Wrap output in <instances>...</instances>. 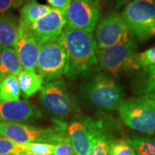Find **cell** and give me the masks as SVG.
Instances as JSON below:
<instances>
[{
	"label": "cell",
	"instance_id": "obj_20",
	"mask_svg": "<svg viewBox=\"0 0 155 155\" xmlns=\"http://www.w3.org/2000/svg\"><path fill=\"white\" fill-rule=\"evenodd\" d=\"M52 9L50 6L42 5L37 0H29L20 9L19 21L28 26L34 24Z\"/></svg>",
	"mask_w": 155,
	"mask_h": 155
},
{
	"label": "cell",
	"instance_id": "obj_24",
	"mask_svg": "<svg viewBox=\"0 0 155 155\" xmlns=\"http://www.w3.org/2000/svg\"><path fill=\"white\" fill-rule=\"evenodd\" d=\"M25 152H28L33 155H53L55 144L48 143L35 142L23 144Z\"/></svg>",
	"mask_w": 155,
	"mask_h": 155
},
{
	"label": "cell",
	"instance_id": "obj_21",
	"mask_svg": "<svg viewBox=\"0 0 155 155\" xmlns=\"http://www.w3.org/2000/svg\"><path fill=\"white\" fill-rule=\"evenodd\" d=\"M127 141L133 147L136 155H155V136L132 134Z\"/></svg>",
	"mask_w": 155,
	"mask_h": 155
},
{
	"label": "cell",
	"instance_id": "obj_6",
	"mask_svg": "<svg viewBox=\"0 0 155 155\" xmlns=\"http://www.w3.org/2000/svg\"><path fill=\"white\" fill-rule=\"evenodd\" d=\"M59 124L56 128L38 127L23 123H0V136L19 144L42 142L58 144L65 138V127Z\"/></svg>",
	"mask_w": 155,
	"mask_h": 155
},
{
	"label": "cell",
	"instance_id": "obj_35",
	"mask_svg": "<svg viewBox=\"0 0 155 155\" xmlns=\"http://www.w3.org/2000/svg\"><path fill=\"white\" fill-rule=\"evenodd\" d=\"M0 155H10V154H0Z\"/></svg>",
	"mask_w": 155,
	"mask_h": 155
},
{
	"label": "cell",
	"instance_id": "obj_10",
	"mask_svg": "<svg viewBox=\"0 0 155 155\" xmlns=\"http://www.w3.org/2000/svg\"><path fill=\"white\" fill-rule=\"evenodd\" d=\"M101 2L71 0L64 9L65 26L93 33L99 22Z\"/></svg>",
	"mask_w": 155,
	"mask_h": 155
},
{
	"label": "cell",
	"instance_id": "obj_36",
	"mask_svg": "<svg viewBox=\"0 0 155 155\" xmlns=\"http://www.w3.org/2000/svg\"></svg>",
	"mask_w": 155,
	"mask_h": 155
},
{
	"label": "cell",
	"instance_id": "obj_1",
	"mask_svg": "<svg viewBox=\"0 0 155 155\" xmlns=\"http://www.w3.org/2000/svg\"><path fill=\"white\" fill-rule=\"evenodd\" d=\"M58 41L66 54L63 74L68 78L78 80L99 73L93 33L65 26Z\"/></svg>",
	"mask_w": 155,
	"mask_h": 155
},
{
	"label": "cell",
	"instance_id": "obj_22",
	"mask_svg": "<svg viewBox=\"0 0 155 155\" xmlns=\"http://www.w3.org/2000/svg\"><path fill=\"white\" fill-rule=\"evenodd\" d=\"M20 94L17 75H9L0 81V102L18 101Z\"/></svg>",
	"mask_w": 155,
	"mask_h": 155
},
{
	"label": "cell",
	"instance_id": "obj_11",
	"mask_svg": "<svg viewBox=\"0 0 155 155\" xmlns=\"http://www.w3.org/2000/svg\"><path fill=\"white\" fill-rule=\"evenodd\" d=\"M66 25L64 10L52 8L51 10L29 26L39 45L56 41Z\"/></svg>",
	"mask_w": 155,
	"mask_h": 155
},
{
	"label": "cell",
	"instance_id": "obj_16",
	"mask_svg": "<svg viewBox=\"0 0 155 155\" xmlns=\"http://www.w3.org/2000/svg\"><path fill=\"white\" fill-rule=\"evenodd\" d=\"M133 91L155 101V65L139 69L131 81Z\"/></svg>",
	"mask_w": 155,
	"mask_h": 155
},
{
	"label": "cell",
	"instance_id": "obj_7",
	"mask_svg": "<svg viewBox=\"0 0 155 155\" xmlns=\"http://www.w3.org/2000/svg\"><path fill=\"white\" fill-rule=\"evenodd\" d=\"M39 102L46 113L59 121L67 119L73 111L72 101L63 80L52 81L42 86Z\"/></svg>",
	"mask_w": 155,
	"mask_h": 155
},
{
	"label": "cell",
	"instance_id": "obj_9",
	"mask_svg": "<svg viewBox=\"0 0 155 155\" xmlns=\"http://www.w3.org/2000/svg\"><path fill=\"white\" fill-rule=\"evenodd\" d=\"M94 36L97 50L134 39L121 14L116 10L99 19Z\"/></svg>",
	"mask_w": 155,
	"mask_h": 155
},
{
	"label": "cell",
	"instance_id": "obj_19",
	"mask_svg": "<svg viewBox=\"0 0 155 155\" xmlns=\"http://www.w3.org/2000/svg\"><path fill=\"white\" fill-rule=\"evenodd\" d=\"M23 70L14 48H3L0 63V81L11 75H17Z\"/></svg>",
	"mask_w": 155,
	"mask_h": 155
},
{
	"label": "cell",
	"instance_id": "obj_5",
	"mask_svg": "<svg viewBox=\"0 0 155 155\" xmlns=\"http://www.w3.org/2000/svg\"><path fill=\"white\" fill-rule=\"evenodd\" d=\"M120 14L137 42L155 36V0H134Z\"/></svg>",
	"mask_w": 155,
	"mask_h": 155
},
{
	"label": "cell",
	"instance_id": "obj_18",
	"mask_svg": "<svg viewBox=\"0 0 155 155\" xmlns=\"http://www.w3.org/2000/svg\"><path fill=\"white\" fill-rule=\"evenodd\" d=\"M17 77L20 92L26 98L33 96L43 86V80L36 71L22 70Z\"/></svg>",
	"mask_w": 155,
	"mask_h": 155
},
{
	"label": "cell",
	"instance_id": "obj_27",
	"mask_svg": "<svg viewBox=\"0 0 155 155\" xmlns=\"http://www.w3.org/2000/svg\"><path fill=\"white\" fill-rule=\"evenodd\" d=\"M53 155H76L71 147L67 135L61 142L55 144Z\"/></svg>",
	"mask_w": 155,
	"mask_h": 155
},
{
	"label": "cell",
	"instance_id": "obj_8",
	"mask_svg": "<svg viewBox=\"0 0 155 155\" xmlns=\"http://www.w3.org/2000/svg\"><path fill=\"white\" fill-rule=\"evenodd\" d=\"M36 71L44 83L60 80L66 64V54L63 46L56 40L39 45Z\"/></svg>",
	"mask_w": 155,
	"mask_h": 155
},
{
	"label": "cell",
	"instance_id": "obj_32",
	"mask_svg": "<svg viewBox=\"0 0 155 155\" xmlns=\"http://www.w3.org/2000/svg\"><path fill=\"white\" fill-rule=\"evenodd\" d=\"M2 48L0 47V63H1L2 61Z\"/></svg>",
	"mask_w": 155,
	"mask_h": 155
},
{
	"label": "cell",
	"instance_id": "obj_29",
	"mask_svg": "<svg viewBox=\"0 0 155 155\" xmlns=\"http://www.w3.org/2000/svg\"><path fill=\"white\" fill-rule=\"evenodd\" d=\"M52 8L64 10L70 5L71 0H47Z\"/></svg>",
	"mask_w": 155,
	"mask_h": 155
},
{
	"label": "cell",
	"instance_id": "obj_33",
	"mask_svg": "<svg viewBox=\"0 0 155 155\" xmlns=\"http://www.w3.org/2000/svg\"><path fill=\"white\" fill-rule=\"evenodd\" d=\"M22 155H33V154H32L31 153L28 152H25Z\"/></svg>",
	"mask_w": 155,
	"mask_h": 155
},
{
	"label": "cell",
	"instance_id": "obj_31",
	"mask_svg": "<svg viewBox=\"0 0 155 155\" xmlns=\"http://www.w3.org/2000/svg\"><path fill=\"white\" fill-rule=\"evenodd\" d=\"M29 0H19V5H22L23 3H25V2H28Z\"/></svg>",
	"mask_w": 155,
	"mask_h": 155
},
{
	"label": "cell",
	"instance_id": "obj_23",
	"mask_svg": "<svg viewBox=\"0 0 155 155\" xmlns=\"http://www.w3.org/2000/svg\"><path fill=\"white\" fill-rule=\"evenodd\" d=\"M25 152V145L0 136V154L22 155Z\"/></svg>",
	"mask_w": 155,
	"mask_h": 155
},
{
	"label": "cell",
	"instance_id": "obj_12",
	"mask_svg": "<svg viewBox=\"0 0 155 155\" xmlns=\"http://www.w3.org/2000/svg\"><path fill=\"white\" fill-rule=\"evenodd\" d=\"M39 48L40 45L29 26L19 21L18 34L14 48L23 70L36 71Z\"/></svg>",
	"mask_w": 155,
	"mask_h": 155
},
{
	"label": "cell",
	"instance_id": "obj_34",
	"mask_svg": "<svg viewBox=\"0 0 155 155\" xmlns=\"http://www.w3.org/2000/svg\"><path fill=\"white\" fill-rule=\"evenodd\" d=\"M91 1H96V2H101V0H91Z\"/></svg>",
	"mask_w": 155,
	"mask_h": 155
},
{
	"label": "cell",
	"instance_id": "obj_4",
	"mask_svg": "<svg viewBox=\"0 0 155 155\" xmlns=\"http://www.w3.org/2000/svg\"><path fill=\"white\" fill-rule=\"evenodd\" d=\"M124 124L146 135L155 134V101L145 96L124 99L117 108Z\"/></svg>",
	"mask_w": 155,
	"mask_h": 155
},
{
	"label": "cell",
	"instance_id": "obj_30",
	"mask_svg": "<svg viewBox=\"0 0 155 155\" xmlns=\"http://www.w3.org/2000/svg\"><path fill=\"white\" fill-rule=\"evenodd\" d=\"M133 1L134 0H106V2L110 4L116 11L119 10L122 7H125L126 5Z\"/></svg>",
	"mask_w": 155,
	"mask_h": 155
},
{
	"label": "cell",
	"instance_id": "obj_26",
	"mask_svg": "<svg viewBox=\"0 0 155 155\" xmlns=\"http://www.w3.org/2000/svg\"><path fill=\"white\" fill-rule=\"evenodd\" d=\"M138 64L139 68L155 65V46L142 53H139Z\"/></svg>",
	"mask_w": 155,
	"mask_h": 155
},
{
	"label": "cell",
	"instance_id": "obj_15",
	"mask_svg": "<svg viewBox=\"0 0 155 155\" xmlns=\"http://www.w3.org/2000/svg\"><path fill=\"white\" fill-rule=\"evenodd\" d=\"M66 135L76 155H87L91 147V135L86 125L81 121L71 122Z\"/></svg>",
	"mask_w": 155,
	"mask_h": 155
},
{
	"label": "cell",
	"instance_id": "obj_3",
	"mask_svg": "<svg viewBox=\"0 0 155 155\" xmlns=\"http://www.w3.org/2000/svg\"><path fill=\"white\" fill-rule=\"evenodd\" d=\"M137 42L134 39L111 47L98 50L96 58L98 71L111 78L131 71H139Z\"/></svg>",
	"mask_w": 155,
	"mask_h": 155
},
{
	"label": "cell",
	"instance_id": "obj_28",
	"mask_svg": "<svg viewBox=\"0 0 155 155\" xmlns=\"http://www.w3.org/2000/svg\"><path fill=\"white\" fill-rule=\"evenodd\" d=\"M19 0H0V13L5 14L9 9L19 7Z\"/></svg>",
	"mask_w": 155,
	"mask_h": 155
},
{
	"label": "cell",
	"instance_id": "obj_25",
	"mask_svg": "<svg viewBox=\"0 0 155 155\" xmlns=\"http://www.w3.org/2000/svg\"><path fill=\"white\" fill-rule=\"evenodd\" d=\"M110 155H136V153L127 139H117L112 142Z\"/></svg>",
	"mask_w": 155,
	"mask_h": 155
},
{
	"label": "cell",
	"instance_id": "obj_14",
	"mask_svg": "<svg viewBox=\"0 0 155 155\" xmlns=\"http://www.w3.org/2000/svg\"><path fill=\"white\" fill-rule=\"evenodd\" d=\"M41 118V113L27 101L0 102V123H23Z\"/></svg>",
	"mask_w": 155,
	"mask_h": 155
},
{
	"label": "cell",
	"instance_id": "obj_13",
	"mask_svg": "<svg viewBox=\"0 0 155 155\" xmlns=\"http://www.w3.org/2000/svg\"><path fill=\"white\" fill-rule=\"evenodd\" d=\"M82 121L91 135V147L87 155H110L111 145L115 137L102 119L86 118Z\"/></svg>",
	"mask_w": 155,
	"mask_h": 155
},
{
	"label": "cell",
	"instance_id": "obj_2",
	"mask_svg": "<svg viewBox=\"0 0 155 155\" xmlns=\"http://www.w3.org/2000/svg\"><path fill=\"white\" fill-rule=\"evenodd\" d=\"M80 95L91 107L111 111L119 107L124 100L125 91L113 78L98 73L81 85Z\"/></svg>",
	"mask_w": 155,
	"mask_h": 155
},
{
	"label": "cell",
	"instance_id": "obj_17",
	"mask_svg": "<svg viewBox=\"0 0 155 155\" xmlns=\"http://www.w3.org/2000/svg\"><path fill=\"white\" fill-rule=\"evenodd\" d=\"M19 30V22L12 15H0V47L14 48Z\"/></svg>",
	"mask_w": 155,
	"mask_h": 155
}]
</instances>
